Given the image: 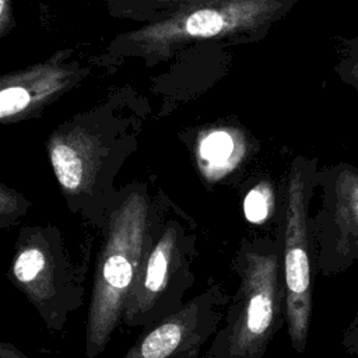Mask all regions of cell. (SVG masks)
Returning a JSON list of instances; mask_svg holds the SVG:
<instances>
[{"instance_id": "cell-7", "label": "cell", "mask_w": 358, "mask_h": 358, "mask_svg": "<svg viewBox=\"0 0 358 358\" xmlns=\"http://www.w3.org/2000/svg\"><path fill=\"white\" fill-rule=\"evenodd\" d=\"M194 236L178 220L158 214L145 259L124 305L122 322L151 326L178 310L193 284Z\"/></svg>"}, {"instance_id": "cell-18", "label": "cell", "mask_w": 358, "mask_h": 358, "mask_svg": "<svg viewBox=\"0 0 358 358\" xmlns=\"http://www.w3.org/2000/svg\"><path fill=\"white\" fill-rule=\"evenodd\" d=\"M351 77L354 78V83L358 85V57L355 59V62L351 67Z\"/></svg>"}, {"instance_id": "cell-17", "label": "cell", "mask_w": 358, "mask_h": 358, "mask_svg": "<svg viewBox=\"0 0 358 358\" xmlns=\"http://www.w3.org/2000/svg\"><path fill=\"white\" fill-rule=\"evenodd\" d=\"M0 358H28L21 351H18L13 344L3 341L0 344Z\"/></svg>"}, {"instance_id": "cell-13", "label": "cell", "mask_w": 358, "mask_h": 358, "mask_svg": "<svg viewBox=\"0 0 358 358\" xmlns=\"http://www.w3.org/2000/svg\"><path fill=\"white\" fill-rule=\"evenodd\" d=\"M274 190L270 182H262L253 186L243 200V213L248 221L262 224L270 218L274 210Z\"/></svg>"}, {"instance_id": "cell-5", "label": "cell", "mask_w": 358, "mask_h": 358, "mask_svg": "<svg viewBox=\"0 0 358 358\" xmlns=\"http://www.w3.org/2000/svg\"><path fill=\"white\" fill-rule=\"evenodd\" d=\"M317 175L315 161L296 159L291 166L284 197L281 260L287 330L296 352L306 348L312 319V277L316 262L309 201L317 187Z\"/></svg>"}, {"instance_id": "cell-12", "label": "cell", "mask_w": 358, "mask_h": 358, "mask_svg": "<svg viewBox=\"0 0 358 358\" xmlns=\"http://www.w3.org/2000/svg\"><path fill=\"white\" fill-rule=\"evenodd\" d=\"M113 14L143 18L145 22L158 20L171 11L197 0H108Z\"/></svg>"}, {"instance_id": "cell-4", "label": "cell", "mask_w": 358, "mask_h": 358, "mask_svg": "<svg viewBox=\"0 0 358 358\" xmlns=\"http://www.w3.org/2000/svg\"><path fill=\"white\" fill-rule=\"evenodd\" d=\"M282 250L243 248L238 257L241 285L228 305L224 327L213 338L210 358H262L287 322Z\"/></svg>"}, {"instance_id": "cell-2", "label": "cell", "mask_w": 358, "mask_h": 358, "mask_svg": "<svg viewBox=\"0 0 358 358\" xmlns=\"http://www.w3.org/2000/svg\"><path fill=\"white\" fill-rule=\"evenodd\" d=\"M295 0H197L137 29L120 34L110 45L115 56L158 60L200 42L256 39L266 34Z\"/></svg>"}, {"instance_id": "cell-8", "label": "cell", "mask_w": 358, "mask_h": 358, "mask_svg": "<svg viewBox=\"0 0 358 358\" xmlns=\"http://www.w3.org/2000/svg\"><path fill=\"white\" fill-rule=\"evenodd\" d=\"M322 206L310 229L316 270L336 275L358 260V168L341 162L317 175Z\"/></svg>"}, {"instance_id": "cell-16", "label": "cell", "mask_w": 358, "mask_h": 358, "mask_svg": "<svg viewBox=\"0 0 358 358\" xmlns=\"http://www.w3.org/2000/svg\"><path fill=\"white\" fill-rule=\"evenodd\" d=\"M14 25L11 0H0V36H4Z\"/></svg>"}, {"instance_id": "cell-3", "label": "cell", "mask_w": 358, "mask_h": 358, "mask_svg": "<svg viewBox=\"0 0 358 358\" xmlns=\"http://www.w3.org/2000/svg\"><path fill=\"white\" fill-rule=\"evenodd\" d=\"M126 145L123 131L90 120L60 126L46 144L69 208L101 228L120 192L113 180L129 152Z\"/></svg>"}, {"instance_id": "cell-1", "label": "cell", "mask_w": 358, "mask_h": 358, "mask_svg": "<svg viewBox=\"0 0 358 358\" xmlns=\"http://www.w3.org/2000/svg\"><path fill=\"white\" fill-rule=\"evenodd\" d=\"M159 211L144 183L120 189L103 222L85 329V355L95 358L123 319Z\"/></svg>"}, {"instance_id": "cell-14", "label": "cell", "mask_w": 358, "mask_h": 358, "mask_svg": "<svg viewBox=\"0 0 358 358\" xmlns=\"http://www.w3.org/2000/svg\"><path fill=\"white\" fill-rule=\"evenodd\" d=\"M29 203L24 199L22 194L15 192L11 187H7L4 183L0 185V228L7 229L14 225L27 211Z\"/></svg>"}, {"instance_id": "cell-9", "label": "cell", "mask_w": 358, "mask_h": 358, "mask_svg": "<svg viewBox=\"0 0 358 358\" xmlns=\"http://www.w3.org/2000/svg\"><path fill=\"white\" fill-rule=\"evenodd\" d=\"M231 296L220 285L147 327L122 358H196L220 330Z\"/></svg>"}, {"instance_id": "cell-6", "label": "cell", "mask_w": 358, "mask_h": 358, "mask_svg": "<svg viewBox=\"0 0 358 358\" xmlns=\"http://www.w3.org/2000/svg\"><path fill=\"white\" fill-rule=\"evenodd\" d=\"M8 278L52 330H60L69 313L81 305L83 282L67 256L59 228H22Z\"/></svg>"}, {"instance_id": "cell-10", "label": "cell", "mask_w": 358, "mask_h": 358, "mask_svg": "<svg viewBox=\"0 0 358 358\" xmlns=\"http://www.w3.org/2000/svg\"><path fill=\"white\" fill-rule=\"evenodd\" d=\"M84 74L70 50L55 53L46 62L8 73L0 84V119L14 123L34 116L71 88Z\"/></svg>"}, {"instance_id": "cell-11", "label": "cell", "mask_w": 358, "mask_h": 358, "mask_svg": "<svg viewBox=\"0 0 358 358\" xmlns=\"http://www.w3.org/2000/svg\"><path fill=\"white\" fill-rule=\"evenodd\" d=\"M197 152L200 161L210 169H231L243 155V143L238 141L234 131L215 129L203 136Z\"/></svg>"}, {"instance_id": "cell-15", "label": "cell", "mask_w": 358, "mask_h": 358, "mask_svg": "<svg viewBox=\"0 0 358 358\" xmlns=\"http://www.w3.org/2000/svg\"><path fill=\"white\" fill-rule=\"evenodd\" d=\"M341 347L347 354L358 355V310L352 316L341 337Z\"/></svg>"}]
</instances>
